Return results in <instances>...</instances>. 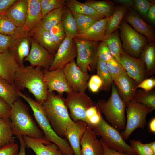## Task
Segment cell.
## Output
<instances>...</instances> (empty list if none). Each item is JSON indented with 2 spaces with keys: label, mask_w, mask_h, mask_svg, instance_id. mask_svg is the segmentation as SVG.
Listing matches in <instances>:
<instances>
[{
  "label": "cell",
  "mask_w": 155,
  "mask_h": 155,
  "mask_svg": "<svg viewBox=\"0 0 155 155\" xmlns=\"http://www.w3.org/2000/svg\"><path fill=\"white\" fill-rule=\"evenodd\" d=\"M119 29L124 52L131 57L139 58L144 48L149 42L147 38L136 31L123 19Z\"/></svg>",
  "instance_id": "7"
},
{
  "label": "cell",
  "mask_w": 155,
  "mask_h": 155,
  "mask_svg": "<svg viewBox=\"0 0 155 155\" xmlns=\"http://www.w3.org/2000/svg\"><path fill=\"white\" fill-rule=\"evenodd\" d=\"M20 143V150L18 155H26V147L22 136L17 137Z\"/></svg>",
  "instance_id": "55"
},
{
  "label": "cell",
  "mask_w": 155,
  "mask_h": 155,
  "mask_svg": "<svg viewBox=\"0 0 155 155\" xmlns=\"http://www.w3.org/2000/svg\"><path fill=\"white\" fill-rule=\"evenodd\" d=\"M63 70L73 92L85 93L90 79L88 72L82 71L77 66L74 59L66 65Z\"/></svg>",
  "instance_id": "11"
},
{
  "label": "cell",
  "mask_w": 155,
  "mask_h": 155,
  "mask_svg": "<svg viewBox=\"0 0 155 155\" xmlns=\"http://www.w3.org/2000/svg\"><path fill=\"white\" fill-rule=\"evenodd\" d=\"M77 49L73 38L66 36L55 53L48 70L63 68L77 56Z\"/></svg>",
  "instance_id": "12"
},
{
  "label": "cell",
  "mask_w": 155,
  "mask_h": 155,
  "mask_svg": "<svg viewBox=\"0 0 155 155\" xmlns=\"http://www.w3.org/2000/svg\"><path fill=\"white\" fill-rule=\"evenodd\" d=\"M146 19L153 25L155 24V4L152 1V5L147 14Z\"/></svg>",
  "instance_id": "52"
},
{
  "label": "cell",
  "mask_w": 155,
  "mask_h": 155,
  "mask_svg": "<svg viewBox=\"0 0 155 155\" xmlns=\"http://www.w3.org/2000/svg\"><path fill=\"white\" fill-rule=\"evenodd\" d=\"M27 9L23 28L30 33L38 25L41 24L43 18L40 0H27Z\"/></svg>",
  "instance_id": "23"
},
{
  "label": "cell",
  "mask_w": 155,
  "mask_h": 155,
  "mask_svg": "<svg viewBox=\"0 0 155 155\" xmlns=\"http://www.w3.org/2000/svg\"><path fill=\"white\" fill-rule=\"evenodd\" d=\"M127 120L125 127L121 134L125 141L132 133L138 128H144L148 114L153 110L132 100L125 103Z\"/></svg>",
  "instance_id": "8"
},
{
  "label": "cell",
  "mask_w": 155,
  "mask_h": 155,
  "mask_svg": "<svg viewBox=\"0 0 155 155\" xmlns=\"http://www.w3.org/2000/svg\"><path fill=\"white\" fill-rule=\"evenodd\" d=\"M155 86V79L154 78H146L139 84H138L137 88L142 89L146 92L151 90Z\"/></svg>",
  "instance_id": "49"
},
{
  "label": "cell",
  "mask_w": 155,
  "mask_h": 155,
  "mask_svg": "<svg viewBox=\"0 0 155 155\" xmlns=\"http://www.w3.org/2000/svg\"><path fill=\"white\" fill-rule=\"evenodd\" d=\"M133 8L140 16L146 19L148 12L152 1L148 0H133Z\"/></svg>",
  "instance_id": "44"
},
{
  "label": "cell",
  "mask_w": 155,
  "mask_h": 155,
  "mask_svg": "<svg viewBox=\"0 0 155 155\" xmlns=\"http://www.w3.org/2000/svg\"><path fill=\"white\" fill-rule=\"evenodd\" d=\"M50 124L57 135L65 137L68 125L73 120L62 95L48 93L46 100L41 104Z\"/></svg>",
  "instance_id": "3"
},
{
  "label": "cell",
  "mask_w": 155,
  "mask_h": 155,
  "mask_svg": "<svg viewBox=\"0 0 155 155\" xmlns=\"http://www.w3.org/2000/svg\"><path fill=\"white\" fill-rule=\"evenodd\" d=\"M139 58L145 64L147 75H152L155 70V43L149 42L144 48Z\"/></svg>",
  "instance_id": "30"
},
{
  "label": "cell",
  "mask_w": 155,
  "mask_h": 155,
  "mask_svg": "<svg viewBox=\"0 0 155 155\" xmlns=\"http://www.w3.org/2000/svg\"><path fill=\"white\" fill-rule=\"evenodd\" d=\"M27 32L20 36L11 50L20 67L24 66V61L30 52V42L31 40Z\"/></svg>",
  "instance_id": "26"
},
{
  "label": "cell",
  "mask_w": 155,
  "mask_h": 155,
  "mask_svg": "<svg viewBox=\"0 0 155 155\" xmlns=\"http://www.w3.org/2000/svg\"><path fill=\"white\" fill-rule=\"evenodd\" d=\"M150 131L152 133H155V118L153 117L151 120L149 124Z\"/></svg>",
  "instance_id": "58"
},
{
  "label": "cell",
  "mask_w": 155,
  "mask_h": 155,
  "mask_svg": "<svg viewBox=\"0 0 155 155\" xmlns=\"http://www.w3.org/2000/svg\"><path fill=\"white\" fill-rule=\"evenodd\" d=\"M102 85V81L97 75L92 76L88 82V87L93 92H98L100 89L101 88Z\"/></svg>",
  "instance_id": "48"
},
{
  "label": "cell",
  "mask_w": 155,
  "mask_h": 155,
  "mask_svg": "<svg viewBox=\"0 0 155 155\" xmlns=\"http://www.w3.org/2000/svg\"><path fill=\"white\" fill-rule=\"evenodd\" d=\"M44 78L48 93L55 91L62 95L64 92L68 93L73 92L66 80L63 68L53 71L44 70Z\"/></svg>",
  "instance_id": "14"
},
{
  "label": "cell",
  "mask_w": 155,
  "mask_h": 155,
  "mask_svg": "<svg viewBox=\"0 0 155 155\" xmlns=\"http://www.w3.org/2000/svg\"><path fill=\"white\" fill-rule=\"evenodd\" d=\"M96 69L97 75L102 81L101 88L105 90H109L113 81L108 71L106 63L98 58Z\"/></svg>",
  "instance_id": "36"
},
{
  "label": "cell",
  "mask_w": 155,
  "mask_h": 155,
  "mask_svg": "<svg viewBox=\"0 0 155 155\" xmlns=\"http://www.w3.org/2000/svg\"><path fill=\"white\" fill-rule=\"evenodd\" d=\"M113 2H115L123 5L133 7V0H114Z\"/></svg>",
  "instance_id": "56"
},
{
  "label": "cell",
  "mask_w": 155,
  "mask_h": 155,
  "mask_svg": "<svg viewBox=\"0 0 155 155\" xmlns=\"http://www.w3.org/2000/svg\"><path fill=\"white\" fill-rule=\"evenodd\" d=\"M18 150L17 144L10 143L0 148V155H18Z\"/></svg>",
  "instance_id": "47"
},
{
  "label": "cell",
  "mask_w": 155,
  "mask_h": 155,
  "mask_svg": "<svg viewBox=\"0 0 155 155\" xmlns=\"http://www.w3.org/2000/svg\"><path fill=\"white\" fill-rule=\"evenodd\" d=\"M109 17L97 21L85 31L78 34L75 37L82 40L105 41L107 23Z\"/></svg>",
  "instance_id": "22"
},
{
  "label": "cell",
  "mask_w": 155,
  "mask_h": 155,
  "mask_svg": "<svg viewBox=\"0 0 155 155\" xmlns=\"http://www.w3.org/2000/svg\"><path fill=\"white\" fill-rule=\"evenodd\" d=\"M98 112V110L96 106L93 105L88 108L86 112V116L88 120L90 118L97 114Z\"/></svg>",
  "instance_id": "57"
},
{
  "label": "cell",
  "mask_w": 155,
  "mask_h": 155,
  "mask_svg": "<svg viewBox=\"0 0 155 155\" xmlns=\"http://www.w3.org/2000/svg\"><path fill=\"white\" fill-rule=\"evenodd\" d=\"M61 22L66 36L71 38L78 34L76 23L72 13L65 6L63 7Z\"/></svg>",
  "instance_id": "31"
},
{
  "label": "cell",
  "mask_w": 155,
  "mask_h": 155,
  "mask_svg": "<svg viewBox=\"0 0 155 155\" xmlns=\"http://www.w3.org/2000/svg\"><path fill=\"white\" fill-rule=\"evenodd\" d=\"M40 1L43 17L54 10L66 6L65 0H40Z\"/></svg>",
  "instance_id": "40"
},
{
  "label": "cell",
  "mask_w": 155,
  "mask_h": 155,
  "mask_svg": "<svg viewBox=\"0 0 155 155\" xmlns=\"http://www.w3.org/2000/svg\"><path fill=\"white\" fill-rule=\"evenodd\" d=\"M123 19L136 31L146 36L149 42L155 43L154 29L145 21L133 8L129 9Z\"/></svg>",
  "instance_id": "16"
},
{
  "label": "cell",
  "mask_w": 155,
  "mask_h": 155,
  "mask_svg": "<svg viewBox=\"0 0 155 155\" xmlns=\"http://www.w3.org/2000/svg\"><path fill=\"white\" fill-rule=\"evenodd\" d=\"M22 137L26 147L31 148L36 155H63L53 143L26 136Z\"/></svg>",
  "instance_id": "21"
},
{
  "label": "cell",
  "mask_w": 155,
  "mask_h": 155,
  "mask_svg": "<svg viewBox=\"0 0 155 155\" xmlns=\"http://www.w3.org/2000/svg\"><path fill=\"white\" fill-rule=\"evenodd\" d=\"M44 69L31 65L20 67L15 74L14 85L19 91L27 89L41 105L47 99L48 88L44 80Z\"/></svg>",
  "instance_id": "1"
},
{
  "label": "cell",
  "mask_w": 155,
  "mask_h": 155,
  "mask_svg": "<svg viewBox=\"0 0 155 155\" xmlns=\"http://www.w3.org/2000/svg\"><path fill=\"white\" fill-rule=\"evenodd\" d=\"M119 61L127 75L138 84L146 79V66L140 58L131 57L123 51L120 55Z\"/></svg>",
  "instance_id": "13"
},
{
  "label": "cell",
  "mask_w": 155,
  "mask_h": 155,
  "mask_svg": "<svg viewBox=\"0 0 155 155\" xmlns=\"http://www.w3.org/2000/svg\"><path fill=\"white\" fill-rule=\"evenodd\" d=\"M96 53L98 58L106 63L110 61L113 57L106 44L103 41L98 42Z\"/></svg>",
  "instance_id": "46"
},
{
  "label": "cell",
  "mask_w": 155,
  "mask_h": 155,
  "mask_svg": "<svg viewBox=\"0 0 155 155\" xmlns=\"http://www.w3.org/2000/svg\"><path fill=\"white\" fill-rule=\"evenodd\" d=\"M98 112L97 114L92 116L89 119V124L88 126L89 127L92 125L97 124L100 122L102 115L99 110L98 109Z\"/></svg>",
  "instance_id": "54"
},
{
  "label": "cell",
  "mask_w": 155,
  "mask_h": 155,
  "mask_svg": "<svg viewBox=\"0 0 155 155\" xmlns=\"http://www.w3.org/2000/svg\"><path fill=\"white\" fill-rule=\"evenodd\" d=\"M11 111V107L0 98V118H9Z\"/></svg>",
  "instance_id": "50"
},
{
  "label": "cell",
  "mask_w": 155,
  "mask_h": 155,
  "mask_svg": "<svg viewBox=\"0 0 155 155\" xmlns=\"http://www.w3.org/2000/svg\"><path fill=\"white\" fill-rule=\"evenodd\" d=\"M113 82L119 96L124 102L133 99L138 84L127 75L125 70Z\"/></svg>",
  "instance_id": "19"
},
{
  "label": "cell",
  "mask_w": 155,
  "mask_h": 155,
  "mask_svg": "<svg viewBox=\"0 0 155 155\" xmlns=\"http://www.w3.org/2000/svg\"><path fill=\"white\" fill-rule=\"evenodd\" d=\"M100 140L104 148V155H126L109 148L103 143L101 139Z\"/></svg>",
  "instance_id": "53"
},
{
  "label": "cell",
  "mask_w": 155,
  "mask_h": 155,
  "mask_svg": "<svg viewBox=\"0 0 155 155\" xmlns=\"http://www.w3.org/2000/svg\"><path fill=\"white\" fill-rule=\"evenodd\" d=\"M131 146L138 155H154L152 150L146 144L142 143L140 140H132Z\"/></svg>",
  "instance_id": "45"
},
{
  "label": "cell",
  "mask_w": 155,
  "mask_h": 155,
  "mask_svg": "<svg viewBox=\"0 0 155 155\" xmlns=\"http://www.w3.org/2000/svg\"><path fill=\"white\" fill-rule=\"evenodd\" d=\"M108 71L113 82L116 80L124 70L123 67L114 57L106 62Z\"/></svg>",
  "instance_id": "42"
},
{
  "label": "cell",
  "mask_w": 155,
  "mask_h": 155,
  "mask_svg": "<svg viewBox=\"0 0 155 155\" xmlns=\"http://www.w3.org/2000/svg\"><path fill=\"white\" fill-rule=\"evenodd\" d=\"M17 1V0H0V14H4Z\"/></svg>",
  "instance_id": "51"
},
{
  "label": "cell",
  "mask_w": 155,
  "mask_h": 155,
  "mask_svg": "<svg viewBox=\"0 0 155 155\" xmlns=\"http://www.w3.org/2000/svg\"><path fill=\"white\" fill-rule=\"evenodd\" d=\"M19 67L11 50L0 53V76L14 84L15 74Z\"/></svg>",
  "instance_id": "20"
},
{
  "label": "cell",
  "mask_w": 155,
  "mask_h": 155,
  "mask_svg": "<svg viewBox=\"0 0 155 155\" xmlns=\"http://www.w3.org/2000/svg\"><path fill=\"white\" fill-rule=\"evenodd\" d=\"M84 3L93 8L104 18L111 16L116 6L113 1H108L87 0Z\"/></svg>",
  "instance_id": "34"
},
{
  "label": "cell",
  "mask_w": 155,
  "mask_h": 155,
  "mask_svg": "<svg viewBox=\"0 0 155 155\" xmlns=\"http://www.w3.org/2000/svg\"><path fill=\"white\" fill-rule=\"evenodd\" d=\"M72 13L76 23L78 34L86 30L98 21L85 15L77 13Z\"/></svg>",
  "instance_id": "39"
},
{
  "label": "cell",
  "mask_w": 155,
  "mask_h": 155,
  "mask_svg": "<svg viewBox=\"0 0 155 155\" xmlns=\"http://www.w3.org/2000/svg\"><path fill=\"white\" fill-rule=\"evenodd\" d=\"M9 118L13 134L17 137L26 136L46 140L43 133L30 115L28 107L20 98L12 105Z\"/></svg>",
  "instance_id": "2"
},
{
  "label": "cell",
  "mask_w": 155,
  "mask_h": 155,
  "mask_svg": "<svg viewBox=\"0 0 155 155\" xmlns=\"http://www.w3.org/2000/svg\"><path fill=\"white\" fill-rule=\"evenodd\" d=\"M11 122L9 118H0V148L11 143H15Z\"/></svg>",
  "instance_id": "33"
},
{
  "label": "cell",
  "mask_w": 155,
  "mask_h": 155,
  "mask_svg": "<svg viewBox=\"0 0 155 155\" xmlns=\"http://www.w3.org/2000/svg\"><path fill=\"white\" fill-rule=\"evenodd\" d=\"M65 102L70 111L71 119L75 122L82 120L89 124L86 115L87 110L93 106L92 101L85 93L72 92L67 93Z\"/></svg>",
  "instance_id": "10"
},
{
  "label": "cell",
  "mask_w": 155,
  "mask_h": 155,
  "mask_svg": "<svg viewBox=\"0 0 155 155\" xmlns=\"http://www.w3.org/2000/svg\"><path fill=\"white\" fill-rule=\"evenodd\" d=\"M66 6L72 13H79L99 20L104 18L92 7L76 0H65Z\"/></svg>",
  "instance_id": "27"
},
{
  "label": "cell",
  "mask_w": 155,
  "mask_h": 155,
  "mask_svg": "<svg viewBox=\"0 0 155 155\" xmlns=\"http://www.w3.org/2000/svg\"><path fill=\"white\" fill-rule=\"evenodd\" d=\"M26 31L16 26L4 14H0V34L10 36H17Z\"/></svg>",
  "instance_id": "32"
},
{
  "label": "cell",
  "mask_w": 155,
  "mask_h": 155,
  "mask_svg": "<svg viewBox=\"0 0 155 155\" xmlns=\"http://www.w3.org/2000/svg\"><path fill=\"white\" fill-rule=\"evenodd\" d=\"M18 94L30 106L36 122L44 134L45 140L56 144L63 155H74L67 141L58 136L52 129L42 105L21 91H19Z\"/></svg>",
  "instance_id": "4"
},
{
  "label": "cell",
  "mask_w": 155,
  "mask_h": 155,
  "mask_svg": "<svg viewBox=\"0 0 155 155\" xmlns=\"http://www.w3.org/2000/svg\"><path fill=\"white\" fill-rule=\"evenodd\" d=\"M130 8L121 5L116 6L115 11L109 17L107 23L106 36L107 38L111 34L119 29L124 16Z\"/></svg>",
  "instance_id": "28"
},
{
  "label": "cell",
  "mask_w": 155,
  "mask_h": 155,
  "mask_svg": "<svg viewBox=\"0 0 155 155\" xmlns=\"http://www.w3.org/2000/svg\"><path fill=\"white\" fill-rule=\"evenodd\" d=\"M111 94L107 101H98L96 106L104 115L108 123L118 131L124 130L126 125L125 103L121 98L113 82L111 85Z\"/></svg>",
  "instance_id": "5"
},
{
  "label": "cell",
  "mask_w": 155,
  "mask_h": 155,
  "mask_svg": "<svg viewBox=\"0 0 155 155\" xmlns=\"http://www.w3.org/2000/svg\"><path fill=\"white\" fill-rule=\"evenodd\" d=\"M97 136L88 126L80 142L82 155H104L103 146Z\"/></svg>",
  "instance_id": "18"
},
{
  "label": "cell",
  "mask_w": 155,
  "mask_h": 155,
  "mask_svg": "<svg viewBox=\"0 0 155 155\" xmlns=\"http://www.w3.org/2000/svg\"><path fill=\"white\" fill-rule=\"evenodd\" d=\"M14 84L10 83L0 76V98L11 107L14 102L20 98Z\"/></svg>",
  "instance_id": "29"
},
{
  "label": "cell",
  "mask_w": 155,
  "mask_h": 155,
  "mask_svg": "<svg viewBox=\"0 0 155 155\" xmlns=\"http://www.w3.org/2000/svg\"><path fill=\"white\" fill-rule=\"evenodd\" d=\"M29 33L30 36L40 45L55 55L58 47L52 38L49 31L45 30L40 24Z\"/></svg>",
  "instance_id": "24"
},
{
  "label": "cell",
  "mask_w": 155,
  "mask_h": 155,
  "mask_svg": "<svg viewBox=\"0 0 155 155\" xmlns=\"http://www.w3.org/2000/svg\"><path fill=\"white\" fill-rule=\"evenodd\" d=\"M22 34L17 36H10L0 34V53L11 50Z\"/></svg>",
  "instance_id": "41"
},
{
  "label": "cell",
  "mask_w": 155,
  "mask_h": 155,
  "mask_svg": "<svg viewBox=\"0 0 155 155\" xmlns=\"http://www.w3.org/2000/svg\"><path fill=\"white\" fill-rule=\"evenodd\" d=\"M90 127L97 135L101 137L100 139L109 148L126 155H138L125 142L119 131L109 125L102 115L99 123Z\"/></svg>",
  "instance_id": "6"
},
{
  "label": "cell",
  "mask_w": 155,
  "mask_h": 155,
  "mask_svg": "<svg viewBox=\"0 0 155 155\" xmlns=\"http://www.w3.org/2000/svg\"><path fill=\"white\" fill-rule=\"evenodd\" d=\"M73 39L77 49L76 63L83 72L94 71L96 68L98 57L97 49L99 41L81 40L75 38Z\"/></svg>",
  "instance_id": "9"
},
{
  "label": "cell",
  "mask_w": 155,
  "mask_h": 155,
  "mask_svg": "<svg viewBox=\"0 0 155 155\" xmlns=\"http://www.w3.org/2000/svg\"><path fill=\"white\" fill-rule=\"evenodd\" d=\"M146 144L152 150L154 155H155V142L154 141L153 142Z\"/></svg>",
  "instance_id": "59"
},
{
  "label": "cell",
  "mask_w": 155,
  "mask_h": 155,
  "mask_svg": "<svg viewBox=\"0 0 155 155\" xmlns=\"http://www.w3.org/2000/svg\"><path fill=\"white\" fill-rule=\"evenodd\" d=\"M49 32L58 47L66 37L61 22L52 28Z\"/></svg>",
  "instance_id": "43"
},
{
  "label": "cell",
  "mask_w": 155,
  "mask_h": 155,
  "mask_svg": "<svg viewBox=\"0 0 155 155\" xmlns=\"http://www.w3.org/2000/svg\"><path fill=\"white\" fill-rule=\"evenodd\" d=\"M63 8L54 10L44 16L41 23L42 27L49 31L52 28L61 22L64 11Z\"/></svg>",
  "instance_id": "37"
},
{
  "label": "cell",
  "mask_w": 155,
  "mask_h": 155,
  "mask_svg": "<svg viewBox=\"0 0 155 155\" xmlns=\"http://www.w3.org/2000/svg\"><path fill=\"white\" fill-rule=\"evenodd\" d=\"M146 107L155 109V93L154 91L146 92L137 90L133 99Z\"/></svg>",
  "instance_id": "38"
},
{
  "label": "cell",
  "mask_w": 155,
  "mask_h": 155,
  "mask_svg": "<svg viewBox=\"0 0 155 155\" xmlns=\"http://www.w3.org/2000/svg\"><path fill=\"white\" fill-rule=\"evenodd\" d=\"M31 48L28 55L24 61H27L30 65L48 70L54 59V55L51 53L35 40L31 39Z\"/></svg>",
  "instance_id": "15"
},
{
  "label": "cell",
  "mask_w": 155,
  "mask_h": 155,
  "mask_svg": "<svg viewBox=\"0 0 155 155\" xmlns=\"http://www.w3.org/2000/svg\"><path fill=\"white\" fill-rule=\"evenodd\" d=\"M104 42L108 47L112 56L119 62L120 55L123 51L119 29L111 34Z\"/></svg>",
  "instance_id": "35"
},
{
  "label": "cell",
  "mask_w": 155,
  "mask_h": 155,
  "mask_svg": "<svg viewBox=\"0 0 155 155\" xmlns=\"http://www.w3.org/2000/svg\"><path fill=\"white\" fill-rule=\"evenodd\" d=\"M88 126L85 121L78 120L75 122L72 121L67 127L65 137L69 142L74 155H82L80 142Z\"/></svg>",
  "instance_id": "17"
},
{
  "label": "cell",
  "mask_w": 155,
  "mask_h": 155,
  "mask_svg": "<svg viewBox=\"0 0 155 155\" xmlns=\"http://www.w3.org/2000/svg\"><path fill=\"white\" fill-rule=\"evenodd\" d=\"M27 0H18L4 14L16 26L23 28L27 15Z\"/></svg>",
  "instance_id": "25"
}]
</instances>
